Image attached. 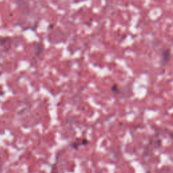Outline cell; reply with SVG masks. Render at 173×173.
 I'll list each match as a JSON object with an SVG mask.
<instances>
[{
    "instance_id": "obj_3",
    "label": "cell",
    "mask_w": 173,
    "mask_h": 173,
    "mask_svg": "<svg viewBox=\"0 0 173 173\" xmlns=\"http://www.w3.org/2000/svg\"><path fill=\"white\" fill-rule=\"evenodd\" d=\"M112 91L115 94H118L119 93V88H118V87H117V85H114L112 86Z\"/></svg>"
},
{
    "instance_id": "obj_2",
    "label": "cell",
    "mask_w": 173,
    "mask_h": 173,
    "mask_svg": "<svg viewBox=\"0 0 173 173\" xmlns=\"http://www.w3.org/2000/svg\"><path fill=\"white\" fill-rule=\"evenodd\" d=\"M170 57V50L168 49H165L162 52V65L165 66L168 62L169 61Z\"/></svg>"
},
{
    "instance_id": "obj_1",
    "label": "cell",
    "mask_w": 173,
    "mask_h": 173,
    "mask_svg": "<svg viewBox=\"0 0 173 173\" xmlns=\"http://www.w3.org/2000/svg\"><path fill=\"white\" fill-rule=\"evenodd\" d=\"M88 143H89L88 140L87 139H85V138L81 139H78L74 142L72 143L71 145V147L74 149H78V148H79L80 146H85V145L88 144Z\"/></svg>"
}]
</instances>
